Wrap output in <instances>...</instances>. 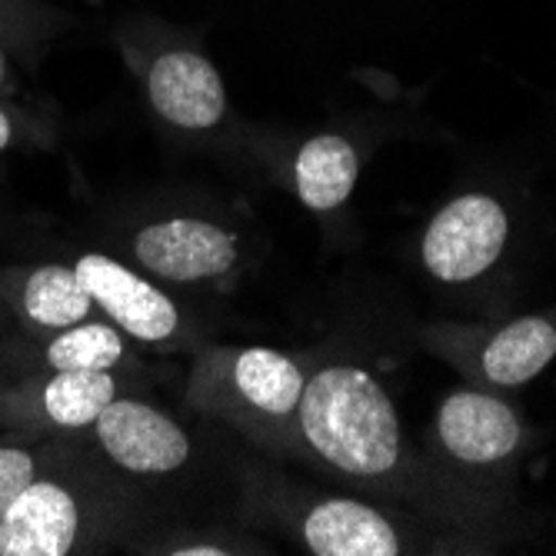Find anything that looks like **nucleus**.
I'll return each mask as SVG.
<instances>
[{
    "label": "nucleus",
    "mask_w": 556,
    "mask_h": 556,
    "mask_svg": "<svg viewBox=\"0 0 556 556\" xmlns=\"http://www.w3.org/2000/svg\"><path fill=\"white\" fill-rule=\"evenodd\" d=\"M300 357L274 346H200L187 377V403L277 453H300L296 410L307 387Z\"/></svg>",
    "instance_id": "nucleus-1"
},
{
    "label": "nucleus",
    "mask_w": 556,
    "mask_h": 556,
    "mask_svg": "<svg viewBox=\"0 0 556 556\" xmlns=\"http://www.w3.org/2000/svg\"><path fill=\"white\" fill-rule=\"evenodd\" d=\"M300 453L343 477L380 480L400 467V417L387 390L353 364H330L307 377L296 410Z\"/></svg>",
    "instance_id": "nucleus-2"
},
{
    "label": "nucleus",
    "mask_w": 556,
    "mask_h": 556,
    "mask_svg": "<svg viewBox=\"0 0 556 556\" xmlns=\"http://www.w3.org/2000/svg\"><path fill=\"white\" fill-rule=\"evenodd\" d=\"M8 84V58H4V50H0V90H4Z\"/></svg>",
    "instance_id": "nucleus-19"
},
{
    "label": "nucleus",
    "mask_w": 556,
    "mask_h": 556,
    "mask_svg": "<svg viewBox=\"0 0 556 556\" xmlns=\"http://www.w3.org/2000/svg\"><path fill=\"white\" fill-rule=\"evenodd\" d=\"M296 536L314 556H396L393 523L361 500H317L296 520Z\"/></svg>",
    "instance_id": "nucleus-11"
},
{
    "label": "nucleus",
    "mask_w": 556,
    "mask_h": 556,
    "mask_svg": "<svg viewBox=\"0 0 556 556\" xmlns=\"http://www.w3.org/2000/svg\"><path fill=\"white\" fill-rule=\"evenodd\" d=\"M114 396H121V377L114 370H47L30 390L24 387L4 396L0 410L74 433L90 430Z\"/></svg>",
    "instance_id": "nucleus-9"
},
{
    "label": "nucleus",
    "mask_w": 556,
    "mask_h": 556,
    "mask_svg": "<svg viewBox=\"0 0 556 556\" xmlns=\"http://www.w3.org/2000/svg\"><path fill=\"white\" fill-rule=\"evenodd\" d=\"M37 477H40V464L34 457V450L0 443V517H4V510Z\"/></svg>",
    "instance_id": "nucleus-16"
},
{
    "label": "nucleus",
    "mask_w": 556,
    "mask_h": 556,
    "mask_svg": "<svg viewBox=\"0 0 556 556\" xmlns=\"http://www.w3.org/2000/svg\"><path fill=\"white\" fill-rule=\"evenodd\" d=\"M130 254L147 277L177 287L230 280L243 264L237 230L190 214L143 224L134 233Z\"/></svg>",
    "instance_id": "nucleus-4"
},
{
    "label": "nucleus",
    "mask_w": 556,
    "mask_h": 556,
    "mask_svg": "<svg viewBox=\"0 0 556 556\" xmlns=\"http://www.w3.org/2000/svg\"><path fill=\"white\" fill-rule=\"evenodd\" d=\"M74 270L87 287L93 307L134 343L157 350L193 346V330L184 317V307L161 283H154V277L108 254H80L74 261Z\"/></svg>",
    "instance_id": "nucleus-3"
},
{
    "label": "nucleus",
    "mask_w": 556,
    "mask_h": 556,
    "mask_svg": "<svg viewBox=\"0 0 556 556\" xmlns=\"http://www.w3.org/2000/svg\"><path fill=\"white\" fill-rule=\"evenodd\" d=\"M137 364L130 337L111 320H80L67 330L47 333L40 346L43 370H121Z\"/></svg>",
    "instance_id": "nucleus-15"
},
{
    "label": "nucleus",
    "mask_w": 556,
    "mask_h": 556,
    "mask_svg": "<svg viewBox=\"0 0 556 556\" xmlns=\"http://www.w3.org/2000/svg\"><path fill=\"white\" fill-rule=\"evenodd\" d=\"M440 443L464 464L507 460L520 446V420L503 400L480 390H457L437 414Z\"/></svg>",
    "instance_id": "nucleus-10"
},
{
    "label": "nucleus",
    "mask_w": 556,
    "mask_h": 556,
    "mask_svg": "<svg viewBox=\"0 0 556 556\" xmlns=\"http://www.w3.org/2000/svg\"><path fill=\"white\" fill-rule=\"evenodd\" d=\"M90 430L100 453L130 477H170L193 457L190 433L140 396H114Z\"/></svg>",
    "instance_id": "nucleus-5"
},
{
    "label": "nucleus",
    "mask_w": 556,
    "mask_h": 556,
    "mask_svg": "<svg viewBox=\"0 0 556 556\" xmlns=\"http://www.w3.org/2000/svg\"><path fill=\"white\" fill-rule=\"evenodd\" d=\"M14 311L34 333H58L97 311L74 267L43 264L14 283Z\"/></svg>",
    "instance_id": "nucleus-12"
},
{
    "label": "nucleus",
    "mask_w": 556,
    "mask_h": 556,
    "mask_svg": "<svg viewBox=\"0 0 556 556\" xmlns=\"http://www.w3.org/2000/svg\"><path fill=\"white\" fill-rule=\"evenodd\" d=\"M11 140H14V124H11L8 111H0V154L11 147Z\"/></svg>",
    "instance_id": "nucleus-18"
},
{
    "label": "nucleus",
    "mask_w": 556,
    "mask_h": 556,
    "mask_svg": "<svg viewBox=\"0 0 556 556\" xmlns=\"http://www.w3.org/2000/svg\"><path fill=\"white\" fill-rule=\"evenodd\" d=\"M157 553H170V556H230V553H240L237 543H227V540H174L167 546H161Z\"/></svg>",
    "instance_id": "nucleus-17"
},
{
    "label": "nucleus",
    "mask_w": 556,
    "mask_h": 556,
    "mask_svg": "<svg viewBox=\"0 0 556 556\" xmlns=\"http://www.w3.org/2000/svg\"><path fill=\"white\" fill-rule=\"evenodd\" d=\"M147 97L167 124L184 130H211L227 111V90L217 67L193 50H170L157 58L147 74Z\"/></svg>",
    "instance_id": "nucleus-8"
},
{
    "label": "nucleus",
    "mask_w": 556,
    "mask_h": 556,
    "mask_svg": "<svg viewBox=\"0 0 556 556\" xmlns=\"http://www.w3.org/2000/svg\"><path fill=\"white\" fill-rule=\"evenodd\" d=\"M84 523L80 493L58 477H37L0 517V556H67Z\"/></svg>",
    "instance_id": "nucleus-7"
},
{
    "label": "nucleus",
    "mask_w": 556,
    "mask_h": 556,
    "mask_svg": "<svg viewBox=\"0 0 556 556\" xmlns=\"http://www.w3.org/2000/svg\"><path fill=\"white\" fill-rule=\"evenodd\" d=\"M556 357V327L543 317H520L496 330L483 353L480 370L496 387L530 383Z\"/></svg>",
    "instance_id": "nucleus-14"
},
{
    "label": "nucleus",
    "mask_w": 556,
    "mask_h": 556,
    "mask_svg": "<svg viewBox=\"0 0 556 556\" xmlns=\"http://www.w3.org/2000/svg\"><path fill=\"white\" fill-rule=\"evenodd\" d=\"M507 211L486 193H467L430 220L420 254L437 280L467 283L496 264L503 247H507Z\"/></svg>",
    "instance_id": "nucleus-6"
},
{
    "label": "nucleus",
    "mask_w": 556,
    "mask_h": 556,
    "mask_svg": "<svg viewBox=\"0 0 556 556\" xmlns=\"http://www.w3.org/2000/svg\"><path fill=\"white\" fill-rule=\"evenodd\" d=\"M357 177H361L357 150H353L346 137L337 134L311 137L293 157V190L300 197V204L314 214H327L346 204L353 187H357Z\"/></svg>",
    "instance_id": "nucleus-13"
}]
</instances>
